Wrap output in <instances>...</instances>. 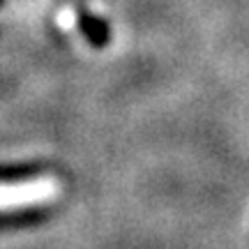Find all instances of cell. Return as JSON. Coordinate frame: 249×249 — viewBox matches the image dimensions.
Segmentation results:
<instances>
[{
  "instance_id": "obj_1",
  "label": "cell",
  "mask_w": 249,
  "mask_h": 249,
  "mask_svg": "<svg viewBox=\"0 0 249 249\" xmlns=\"http://www.w3.org/2000/svg\"><path fill=\"white\" fill-rule=\"evenodd\" d=\"M60 194L55 178H35L23 182H0V210H14L26 205H39L53 201Z\"/></svg>"
},
{
  "instance_id": "obj_2",
  "label": "cell",
  "mask_w": 249,
  "mask_h": 249,
  "mask_svg": "<svg viewBox=\"0 0 249 249\" xmlns=\"http://www.w3.org/2000/svg\"><path fill=\"white\" fill-rule=\"evenodd\" d=\"M76 26L83 33V37L88 39V44L95 46V49H104L111 42V28H108V23L102 17L92 14L86 5L76 7Z\"/></svg>"
},
{
  "instance_id": "obj_3",
  "label": "cell",
  "mask_w": 249,
  "mask_h": 249,
  "mask_svg": "<svg viewBox=\"0 0 249 249\" xmlns=\"http://www.w3.org/2000/svg\"><path fill=\"white\" fill-rule=\"evenodd\" d=\"M2 2H5V0H0V7H2Z\"/></svg>"
}]
</instances>
